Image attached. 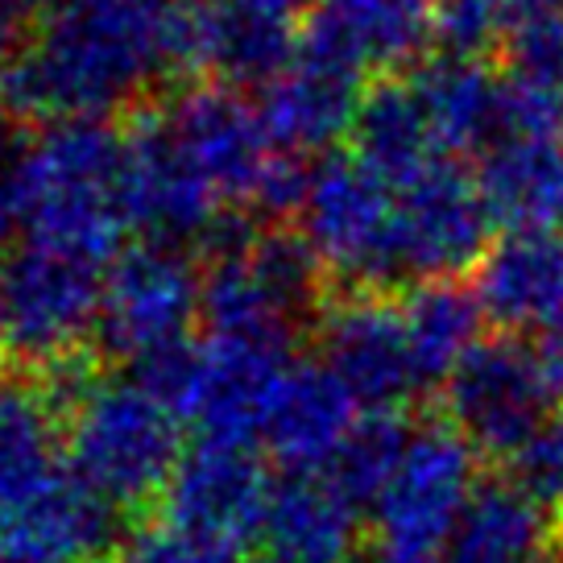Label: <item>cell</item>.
Masks as SVG:
<instances>
[{
    "mask_svg": "<svg viewBox=\"0 0 563 563\" xmlns=\"http://www.w3.org/2000/svg\"><path fill=\"white\" fill-rule=\"evenodd\" d=\"M187 67V9L175 0H51L4 58L0 100L37 121H100Z\"/></svg>",
    "mask_w": 563,
    "mask_h": 563,
    "instance_id": "obj_1",
    "label": "cell"
},
{
    "mask_svg": "<svg viewBox=\"0 0 563 563\" xmlns=\"http://www.w3.org/2000/svg\"><path fill=\"white\" fill-rule=\"evenodd\" d=\"M9 191L30 241L100 265L133 224L124 137L104 121H54L13 158Z\"/></svg>",
    "mask_w": 563,
    "mask_h": 563,
    "instance_id": "obj_2",
    "label": "cell"
},
{
    "mask_svg": "<svg viewBox=\"0 0 563 563\" xmlns=\"http://www.w3.org/2000/svg\"><path fill=\"white\" fill-rule=\"evenodd\" d=\"M162 145L183 183L220 224L236 208L299 211L311 170L274 145L262 108L232 88H191L154 112Z\"/></svg>",
    "mask_w": 563,
    "mask_h": 563,
    "instance_id": "obj_3",
    "label": "cell"
},
{
    "mask_svg": "<svg viewBox=\"0 0 563 563\" xmlns=\"http://www.w3.org/2000/svg\"><path fill=\"white\" fill-rule=\"evenodd\" d=\"M67 464L112 510L145 506L183 464L178 410L141 377L84 382L70 389Z\"/></svg>",
    "mask_w": 563,
    "mask_h": 563,
    "instance_id": "obj_4",
    "label": "cell"
},
{
    "mask_svg": "<svg viewBox=\"0 0 563 563\" xmlns=\"http://www.w3.org/2000/svg\"><path fill=\"white\" fill-rule=\"evenodd\" d=\"M286 373V344L241 335H208V344L187 340L183 349L137 365L141 382L158 389L178 419L220 443H253L265 435Z\"/></svg>",
    "mask_w": 563,
    "mask_h": 563,
    "instance_id": "obj_5",
    "label": "cell"
},
{
    "mask_svg": "<svg viewBox=\"0 0 563 563\" xmlns=\"http://www.w3.org/2000/svg\"><path fill=\"white\" fill-rule=\"evenodd\" d=\"M302 245L323 274L352 290L402 278L398 257V187L356 158H328L311 170L299 203Z\"/></svg>",
    "mask_w": 563,
    "mask_h": 563,
    "instance_id": "obj_6",
    "label": "cell"
},
{
    "mask_svg": "<svg viewBox=\"0 0 563 563\" xmlns=\"http://www.w3.org/2000/svg\"><path fill=\"white\" fill-rule=\"evenodd\" d=\"M476 493V448L452 422H431L410 435L398 473L373 501L382 555L398 563H431L448 551Z\"/></svg>",
    "mask_w": 563,
    "mask_h": 563,
    "instance_id": "obj_7",
    "label": "cell"
},
{
    "mask_svg": "<svg viewBox=\"0 0 563 563\" xmlns=\"http://www.w3.org/2000/svg\"><path fill=\"white\" fill-rule=\"evenodd\" d=\"M100 302L96 265L30 245L0 265V344L25 365L63 373L100 328Z\"/></svg>",
    "mask_w": 563,
    "mask_h": 563,
    "instance_id": "obj_8",
    "label": "cell"
},
{
    "mask_svg": "<svg viewBox=\"0 0 563 563\" xmlns=\"http://www.w3.org/2000/svg\"><path fill=\"white\" fill-rule=\"evenodd\" d=\"M319 274L302 236H236L203 278L211 335L290 344V332L316 302Z\"/></svg>",
    "mask_w": 563,
    "mask_h": 563,
    "instance_id": "obj_9",
    "label": "cell"
},
{
    "mask_svg": "<svg viewBox=\"0 0 563 563\" xmlns=\"http://www.w3.org/2000/svg\"><path fill=\"white\" fill-rule=\"evenodd\" d=\"M539 352L522 349L514 335L481 340L473 356L443 382L448 422L481 456L510 460L555 410Z\"/></svg>",
    "mask_w": 563,
    "mask_h": 563,
    "instance_id": "obj_10",
    "label": "cell"
},
{
    "mask_svg": "<svg viewBox=\"0 0 563 563\" xmlns=\"http://www.w3.org/2000/svg\"><path fill=\"white\" fill-rule=\"evenodd\" d=\"M493 211L476 175L452 162H431L398 187V257L419 282H456L489 253Z\"/></svg>",
    "mask_w": 563,
    "mask_h": 563,
    "instance_id": "obj_11",
    "label": "cell"
},
{
    "mask_svg": "<svg viewBox=\"0 0 563 563\" xmlns=\"http://www.w3.org/2000/svg\"><path fill=\"white\" fill-rule=\"evenodd\" d=\"M203 307V278L195 265L166 245L121 253L104 278L100 332L129 361H154L183 349L195 311Z\"/></svg>",
    "mask_w": 563,
    "mask_h": 563,
    "instance_id": "obj_12",
    "label": "cell"
},
{
    "mask_svg": "<svg viewBox=\"0 0 563 563\" xmlns=\"http://www.w3.org/2000/svg\"><path fill=\"white\" fill-rule=\"evenodd\" d=\"M274 485L249 443L203 440L183 456L166 489V518L224 555H241L265 534Z\"/></svg>",
    "mask_w": 563,
    "mask_h": 563,
    "instance_id": "obj_13",
    "label": "cell"
},
{
    "mask_svg": "<svg viewBox=\"0 0 563 563\" xmlns=\"http://www.w3.org/2000/svg\"><path fill=\"white\" fill-rule=\"evenodd\" d=\"M435 46V0H316L302 51L349 75H386Z\"/></svg>",
    "mask_w": 563,
    "mask_h": 563,
    "instance_id": "obj_14",
    "label": "cell"
},
{
    "mask_svg": "<svg viewBox=\"0 0 563 563\" xmlns=\"http://www.w3.org/2000/svg\"><path fill=\"white\" fill-rule=\"evenodd\" d=\"M323 365L365 410H398L419 386L402 307L377 290H352L323 316Z\"/></svg>",
    "mask_w": 563,
    "mask_h": 563,
    "instance_id": "obj_15",
    "label": "cell"
},
{
    "mask_svg": "<svg viewBox=\"0 0 563 563\" xmlns=\"http://www.w3.org/2000/svg\"><path fill=\"white\" fill-rule=\"evenodd\" d=\"M295 58V30L278 9L257 0H208L187 9V67L224 84H274Z\"/></svg>",
    "mask_w": 563,
    "mask_h": 563,
    "instance_id": "obj_16",
    "label": "cell"
},
{
    "mask_svg": "<svg viewBox=\"0 0 563 563\" xmlns=\"http://www.w3.org/2000/svg\"><path fill=\"white\" fill-rule=\"evenodd\" d=\"M112 539V506L63 468L34 501L0 518V563H91Z\"/></svg>",
    "mask_w": 563,
    "mask_h": 563,
    "instance_id": "obj_17",
    "label": "cell"
},
{
    "mask_svg": "<svg viewBox=\"0 0 563 563\" xmlns=\"http://www.w3.org/2000/svg\"><path fill=\"white\" fill-rule=\"evenodd\" d=\"M476 299L501 332L563 319V232H506L476 265Z\"/></svg>",
    "mask_w": 563,
    "mask_h": 563,
    "instance_id": "obj_18",
    "label": "cell"
},
{
    "mask_svg": "<svg viewBox=\"0 0 563 563\" xmlns=\"http://www.w3.org/2000/svg\"><path fill=\"white\" fill-rule=\"evenodd\" d=\"M356 406L328 365H295L278 389L265 440L290 473H328L361 419Z\"/></svg>",
    "mask_w": 563,
    "mask_h": 563,
    "instance_id": "obj_19",
    "label": "cell"
},
{
    "mask_svg": "<svg viewBox=\"0 0 563 563\" xmlns=\"http://www.w3.org/2000/svg\"><path fill=\"white\" fill-rule=\"evenodd\" d=\"M361 100L365 96H361L356 75L299 54L274 84H265L262 121L278 150L302 158L352 133Z\"/></svg>",
    "mask_w": 563,
    "mask_h": 563,
    "instance_id": "obj_20",
    "label": "cell"
},
{
    "mask_svg": "<svg viewBox=\"0 0 563 563\" xmlns=\"http://www.w3.org/2000/svg\"><path fill=\"white\" fill-rule=\"evenodd\" d=\"M265 539L278 563H349L361 539V506L328 473H290L274 485Z\"/></svg>",
    "mask_w": 563,
    "mask_h": 563,
    "instance_id": "obj_21",
    "label": "cell"
},
{
    "mask_svg": "<svg viewBox=\"0 0 563 563\" xmlns=\"http://www.w3.org/2000/svg\"><path fill=\"white\" fill-rule=\"evenodd\" d=\"M476 183L506 232H563V137L493 141Z\"/></svg>",
    "mask_w": 563,
    "mask_h": 563,
    "instance_id": "obj_22",
    "label": "cell"
},
{
    "mask_svg": "<svg viewBox=\"0 0 563 563\" xmlns=\"http://www.w3.org/2000/svg\"><path fill=\"white\" fill-rule=\"evenodd\" d=\"M448 563H563L551 514L514 481H481L443 551Z\"/></svg>",
    "mask_w": 563,
    "mask_h": 563,
    "instance_id": "obj_23",
    "label": "cell"
},
{
    "mask_svg": "<svg viewBox=\"0 0 563 563\" xmlns=\"http://www.w3.org/2000/svg\"><path fill=\"white\" fill-rule=\"evenodd\" d=\"M419 96L431 137L440 154H464V150H489L497 137V100L501 79L485 67V58H452L440 54L431 63L415 67L410 75Z\"/></svg>",
    "mask_w": 563,
    "mask_h": 563,
    "instance_id": "obj_24",
    "label": "cell"
},
{
    "mask_svg": "<svg viewBox=\"0 0 563 563\" xmlns=\"http://www.w3.org/2000/svg\"><path fill=\"white\" fill-rule=\"evenodd\" d=\"M352 150L369 170L402 187L422 175L431 162H440V145L431 137V124L422 112L410 79H377L352 124Z\"/></svg>",
    "mask_w": 563,
    "mask_h": 563,
    "instance_id": "obj_25",
    "label": "cell"
},
{
    "mask_svg": "<svg viewBox=\"0 0 563 563\" xmlns=\"http://www.w3.org/2000/svg\"><path fill=\"white\" fill-rule=\"evenodd\" d=\"M419 386H443L481 344V299L460 282H419L398 299Z\"/></svg>",
    "mask_w": 563,
    "mask_h": 563,
    "instance_id": "obj_26",
    "label": "cell"
},
{
    "mask_svg": "<svg viewBox=\"0 0 563 563\" xmlns=\"http://www.w3.org/2000/svg\"><path fill=\"white\" fill-rule=\"evenodd\" d=\"M63 468L54 452V402L0 377V518L34 501Z\"/></svg>",
    "mask_w": 563,
    "mask_h": 563,
    "instance_id": "obj_27",
    "label": "cell"
},
{
    "mask_svg": "<svg viewBox=\"0 0 563 563\" xmlns=\"http://www.w3.org/2000/svg\"><path fill=\"white\" fill-rule=\"evenodd\" d=\"M410 435L415 431L406 427L398 410H365L340 448V456L332 460L328 476L356 506H373L389 485V476L398 473L406 448H410Z\"/></svg>",
    "mask_w": 563,
    "mask_h": 563,
    "instance_id": "obj_28",
    "label": "cell"
},
{
    "mask_svg": "<svg viewBox=\"0 0 563 563\" xmlns=\"http://www.w3.org/2000/svg\"><path fill=\"white\" fill-rule=\"evenodd\" d=\"M510 481L547 514H563V406H555L510 456Z\"/></svg>",
    "mask_w": 563,
    "mask_h": 563,
    "instance_id": "obj_29",
    "label": "cell"
},
{
    "mask_svg": "<svg viewBox=\"0 0 563 563\" xmlns=\"http://www.w3.org/2000/svg\"><path fill=\"white\" fill-rule=\"evenodd\" d=\"M435 46L452 58H485L506 46L501 0H435Z\"/></svg>",
    "mask_w": 563,
    "mask_h": 563,
    "instance_id": "obj_30",
    "label": "cell"
},
{
    "mask_svg": "<svg viewBox=\"0 0 563 563\" xmlns=\"http://www.w3.org/2000/svg\"><path fill=\"white\" fill-rule=\"evenodd\" d=\"M563 137V84L539 79H501L497 100V137Z\"/></svg>",
    "mask_w": 563,
    "mask_h": 563,
    "instance_id": "obj_31",
    "label": "cell"
},
{
    "mask_svg": "<svg viewBox=\"0 0 563 563\" xmlns=\"http://www.w3.org/2000/svg\"><path fill=\"white\" fill-rule=\"evenodd\" d=\"M112 563H232V555L187 534L170 518H162V522H145V527L133 530L117 547Z\"/></svg>",
    "mask_w": 563,
    "mask_h": 563,
    "instance_id": "obj_32",
    "label": "cell"
},
{
    "mask_svg": "<svg viewBox=\"0 0 563 563\" xmlns=\"http://www.w3.org/2000/svg\"><path fill=\"white\" fill-rule=\"evenodd\" d=\"M506 63L518 79H539V84H563V18L539 21L527 30L506 34Z\"/></svg>",
    "mask_w": 563,
    "mask_h": 563,
    "instance_id": "obj_33",
    "label": "cell"
},
{
    "mask_svg": "<svg viewBox=\"0 0 563 563\" xmlns=\"http://www.w3.org/2000/svg\"><path fill=\"white\" fill-rule=\"evenodd\" d=\"M501 9H506V34L563 18V0H501Z\"/></svg>",
    "mask_w": 563,
    "mask_h": 563,
    "instance_id": "obj_34",
    "label": "cell"
},
{
    "mask_svg": "<svg viewBox=\"0 0 563 563\" xmlns=\"http://www.w3.org/2000/svg\"><path fill=\"white\" fill-rule=\"evenodd\" d=\"M539 361H543V373L551 389H555V398H563V319H555L551 328H543L539 335Z\"/></svg>",
    "mask_w": 563,
    "mask_h": 563,
    "instance_id": "obj_35",
    "label": "cell"
},
{
    "mask_svg": "<svg viewBox=\"0 0 563 563\" xmlns=\"http://www.w3.org/2000/svg\"><path fill=\"white\" fill-rule=\"evenodd\" d=\"M18 224V208H13V191H9V178H0V249L9 245V232Z\"/></svg>",
    "mask_w": 563,
    "mask_h": 563,
    "instance_id": "obj_36",
    "label": "cell"
},
{
    "mask_svg": "<svg viewBox=\"0 0 563 563\" xmlns=\"http://www.w3.org/2000/svg\"><path fill=\"white\" fill-rule=\"evenodd\" d=\"M257 4H265V9H278V13H295V9H302V4H311V0H257Z\"/></svg>",
    "mask_w": 563,
    "mask_h": 563,
    "instance_id": "obj_37",
    "label": "cell"
},
{
    "mask_svg": "<svg viewBox=\"0 0 563 563\" xmlns=\"http://www.w3.org/2000/svg\"><path fill=\"white\" fill-rule=\"evenodd\" d=\"M373 563H398V560H386V555H382V560H373Z\"/></svg>",
    "mask_w": 563,
    "mask_h": 563,
    "instance_id": "obj_38",
    "label": "cell"
},
{
    "mask_svg": "<svg viewBox=\"0 0 563 563\" xmlns=\"http://www.w3.org/2000/svg\"><path fill=\"white\" fill-rule=\"evenodd\" d=\"M269 563H278V560H269Z\"/></svg>",
    "mask_w": 563,
    "mask_h": 563,
    "instance_id": "obj_39",
    "label": "cell"
}]
</instances>
